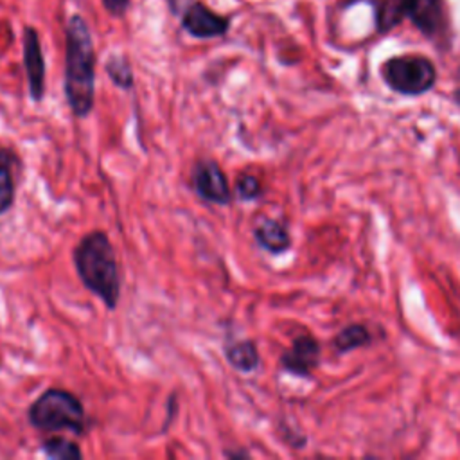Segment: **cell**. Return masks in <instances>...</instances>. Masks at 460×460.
Returning <instances> with one entry per match:
<instances>
[{"label":"cell","instance_id":"16","mask_svg":"<svg viewBox=\"0 0 460 460\" xmlns=\"http://www.w3.org/2000/svg\"><path fill=\"white\" fill-rule=\"evenodd\" d=\"M235 196L241 201H253L262 196V185L255 174L241 172L235 180Z\"/></svg>","mask_w":460,"mask_h":460},{"label":"cell","instance_id":"5","mask_svg":"<svg viewBox=\"0 0 460 460\" xmlns=\"http://www.w3.org/2000/svg\"><path fill=\"white\" fill-rule=\"evenodd\" d=\"M190 185L199 199L212 205H230L234 194L217 160L199 158L190 171Z\"/></svg>","mask_w":460,"mask_h":460},{"label":"cell","instance_id":"18","mask_svg":"<svg viewBox=\"0 0 460 460\" xmlns=\"http://www.w3.org/2000/svg\"><path fill=\"white\" fill-rule=\"evenodd\" d=\"M176 410H178L176 394H171V395H169V401H167V420L164 422L160 433H165V431H167V428L171 426V422H172V419H174V415H176Z\"/></svg>","mask_w":460,"mask_h":460},{"label":"cell","instance_id":"20","mask_svg":"<svg viewBox=\"0 0 460 460\" xmlns=\"http://www.w3.org/2000/svg\"><path fill=\"white\" fill-rule=\"evenodd\" d=\"M225 455H226V456H230V458H237V456H248V453H246V451H230V449H226V451H225Z\"/></svg>","mask_w":460,"mask_h":460},{"label":"cell","instance_id":"11","mask_svg":"<svg viewBox=\"0 0 460 460\" xmlns=\"http://www.w3.org/2000/svg\"><path fill=\"white\" fill-rule=\"evenodd\" d=\"M223 352L228 365L241 374H250L259 367V350L253 340H237L228 343Z\"/></svg>","mask_w":460,"mask_h":460},{"label":"cell","instance_id":"19","mask_svg":"<svg viewBox=\"0 0 460 460\" xmlns=\"http://www.w3.org/2000/svg\"><path fill=\"white\" fill-rule=\"evenodd\" d=\"M192 2H194V0H167L171 11H172L174 14H180V16H181V13H183Z\"/></svg>","mask_w":460,"mask_h":460},{"label":"cell","instance_id":"2","mask_svg":"<svg viewBox=\"0 0 460 460\" xmlns=\"http://www.w3.org/2000/svg\"><path fill=\"white\" fill-rule=\"evenodd\" d=\"M74 268L83 286L93 293L106 309L113 311L120 300V268L115 248L102 230L84 234L72 252Z\"/></svg>","mask_w":460,"mask_h":460},{"label":"cell","instance_id":"12","mask_svg":"<svg viewBox=\"0 0 460 460\" xmlns=\"http://www.w3.org/2000/svg\"><path fill=\"white\" fill-rule=\"evenodd\" d=\"M18 165V156L7 149L0 147V216L5 214L14 201V167Z\"/></svg>","mask_w":460,"mask_h":460},{"label":"cell","instance_id":"14","mask_svg":"<svg viewBox=\"0 0 460 460\" xmlns=\"http://www.w3.org/2000/svg\"><path fill=\"white\" fill-rule=\"evenodd\" d=\"M104 70L117 88H122V90L133 88V84H135L133 70L124 54H111L104 63Z\"/></svg>","mask_w":460,"mask_h":460},{"label":"cell","instance_id":"9","mask_svg":"<svg viewBox=\"0 0 460 460\" xmlns=\"http://www.w3.org/2000/svg\"><path fill=\"white\" fill-rule=\"evenodd\" d=\"M402 11L428 36L442 25V0H404Z\"/></svg>","mask_w":460,"mask_h":460},{"label":"cell","instance_id":"13","mask_svg":"<svg viewBox=\"0 0 460 460\" xmlns=\"http://www.w3.org/2000/svg\"><path fill=\"white\" fill-rule=\"evenodd\" d=\"M40 449L50 460H81L83 458V451L74 440H68L58 435L45 438Z\"/></svg>","mask_w":460,"mask_h":460},{"label":"cell","instance_id":"21","mask_svg":"<svg viewBox=\"0 0 460 460\" xmlns=\"http://www.w3.org/2000/svg\"><path fill=\"white\" fill-rule=\"evenodd\" d=\"M455 99H456V102H458V104H460V90H458V92H456V93H455Z\"/></svg>","mask_w":460,"mask_h":460},{"label":"cell","instance_id":"17","mask_svg":"<svg viewBox=\"0 0 460 460\" xmlns=\"http://www.w3.org/2000/svg\"><path fill=\"white\" fill-rule=\"evenodd\" d=\"M101 2H102L104 9L111 16H117V18L124 16L128 13V9H129V0H101Z\"/></svg>","mask_w":460,"mask_h":460},{"label":"cell","instance_id":"6","mask_svg":"<svg viewBox=\"0 0 460 460\" xmlns=\"http://www.w3.org/2000/svg\"><path fill=\"white\" fill-rule=\"evenodd\" d=\"M23 68L29 83V93L34 102H40L45 95V58L40 43V34L34 27L27 25L22 38Z\"/></svg>","mask_w":460,"mask_h":460},{"label":"cell","instance_id":"4","mask_svg":"<svg viewBox=\"0 0 460 460\" xmlns=\"http://www.w3.org/2000/svg\"><path fill=\"white\" fill-rule=\"evenodd\" d=\"M383 77L399 93L420 95L435 84L437 72L433 63L422 56H399L385 63Z\"/></svg>","mask_w":460,"mask_h":460},{"label":"cell","instance_id":"8","mask_svg":"<svg viewBox=\"0 0 460 460\" xmlns=\"http://www.w3.org/2000/svg\"><path fill=\"white\" fill-rule=\"evenodd\" d=\"M318 358H320L318 341L309 334H302L293 340L291 349L282 354L280 363L284 370L295 376H307L316 367Z\"/></svg>","mask_w":460,"mask_h":460},{"label":"cell","instance_id":"1","mask_svg":"<svg viewBox=\"0 0 460 460\" xmlns=\"http://www.w3.org/2000/svg\"><path fill=\"white\" fill-rule=\"evenodd\" d=\"M63 92L74 117L86 119L95 102V49L81 14H72L65 25Z\"/></svg>","mask_w":460,"mask_h":460},{"label":"cell","instance_id":"7","mask_svg":"<svg viewBox=\"0 0 460 460\" xmlns=\"http://www.w3.org/2000/svg\"><path fill=\"white\" fill-rule=\"evenodd\" d=\"M181 27L192 38L207 40V38H217V36L226 34L228 27H230V20L226 16L212 11L205 4L194 0L181 13Z\"/></svg>","mask_w":460,"mask_h":460},{"label":"cell","instance_id":"3","mask_svg":"<svg viewBox=\"0 0 460 460\" xmlns=\"http://www.w3.org/2000/svg\"><path fill=\"white\" fill-rule=\"evenodd\" d=\"M27 419L40 431L68 429L75 435H84L88 428L81 399L65 388H47L38 395L27 410Z\"/></svg>","mask_w":460,"mask_h":460},{"label":"cell","instance_id":"10","mask_svg":"<svg viewBox=\"0 0 460 460\" xmlns=\"http://www.w3.org/2000/svg\"><path fill=\"white\" fill-rule=\"evenodd\" d=\"M253 237L262 250H266L273 255L284 253L291 246V235H289L286 225L277 219H270V217L262 219L255 226Z\"/></svg>","mask_w":460,"mask_h":460},{"label":"cell","instance_id":"15","mask_svg":"<svg viewBox=\"0 0 460 460\" xmlns=\"http://www.w3.org/2000/svg\"><path fill=\"white\" fill-rule=\"evenodd\" d=\"M368 341H370V334H368V331L363 325H349L334 340L336 349L340 352L352 350V349L361 347V345H365Z\"/></svg>","mask_w":460,"mask_h":460}]
</instances>
